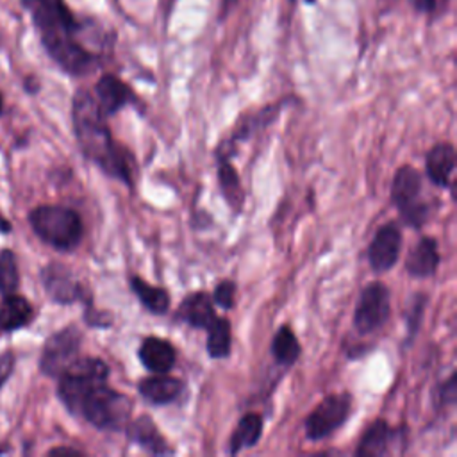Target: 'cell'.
Segmentation results:
<instances>
[{
	"mask_svg": "<svg viewBox=\"0 0 457 457\" xmlns=\"http://www.w3.org/2000/svg\"><path fill=\"white\" fill-rule=\"evenodd\" d=\"M57 395L64 407L98 430H123L130 421L132 400L112 389L109 366L98 357H77L59 377Z\"/></svg>",
	"mask_w": 457,
	"mask_h": 457,
	"instance_id": "cell-1",
	"label": "cell"
},
{
	"mask_svg": "<svg viewBox=\"0 0 457 457\" xmlns=\"http://www.w3.org/2000/svg\"><path fill=\"white\" fill-rule=\"evenodd\" d=\"M71 120L77 143L86 159L95 162L105 175L121 180L127 187L134 186L136 161L129 148L120 145L102 114L95 96L79 89L71 102Z\"/></svg>",
	"mask_w": 457,
	"mask_h": 457,
	"instance_id": "cell-2",
	"label": "cell"
},
{
	"mask_svg": "<svg viewBox=\"0 0 457 457\" xmlns=\"http://www.w3.org/2000/svg\"><path fill=\"white\" fill-rule=\"evenodd\" d=\"M48 55L70 75L80 77L98 66V57L79 43L80 23L64 0H21Z\"/></svg>",
	"mask_w": 457,
	"mask_h": 457,
	"instance_id": "cell-3",
	"label": "cell"
},
{
	"mask_svg": "<svg viewBox=\"0 0 457 457\" xmlns=\"http://www.w3.org/2000/svg\"><path fill=\"white\" fill-rule=\"evenodd\" d=\"M29 221L41 241L61 252L77 248L84 236L80 216L64 205H39L30 211Z\"/></svg>",
	"mask_w": 457,
	"mask_h": 457,
	"instance_id": "cell-4",
	"label": "cell"
},
{
	"mask_svg": "<svg viewBox=\"0 0 457 457\" xmlns=\"http://www.w3.org/2000/svg\"><path fill=\"white\" fill-rule=\"evenodd\" d=\"M421 186L420 171L409 164L400 166L391 182V200L402 220L414 228L423 227L428 220V205L421 200Z\"/></svg>",
	"mask_w": 457,
	"mask_h": 457,
	"instance_id": "cell-5",
	"label": "cell"
},
{
	"mask_svg": "<svg viewBox=\"0 0 457 457\" xmlns=\"http://www.w3.org/2000/svg\"><path fill=\"white\" fill-rule=\"evenodd\" d=\"M352 395L334 393L325 396L305 418V436L311 441H321L334 434L350 416Z\"/></svg>",
	"mask_w": 457,
	"mask_h": 457,
	"instance_id": "cell-6",
	"label": "cell"
},
{
	"mask_svg": "<svg viewBox=\"0 0 457 457\" xmlns=\"http://www.w3.org/2000/svg\"><path fill=\"white\" fill-rule=\"evenodd\" d=\"M391 300L389 289L382 282H370L359 295L353 311V328L362 334L377 332L389 318Z\"/></svg>",
	"mask_w": 457,
	"mask_h": 457,
	"instance_id": "cell-7",
	"label": "cell"
},
{
	"mask_svg": "<svg viewBox=\"0 0 457 457\" xmlns=\"http://www.w3.org/2000/svg\"><path fill=\"white\" fill-rule=\"evenodd\" d=\"M82 334L75 325H68L59 332H54L43 346L39 368L48 377H59L80 352Z\"/></svg>",
	"mask_w": 457,
	"mask_h": 457,
	"instance_id": "cell-8",
	"label": "cell"
},
{
	"mask_svg": "<svg viewBox=\"0 0 457 457\" xmlns=\"http://www.w3.org/2000/svg\"><path fill=\"white\" fill-rule=\"evenodd\" d=\"M41 280L46 295L57 303L89 302L84 286L75 278L71 270L61 262H50L41 271Z\"/></svg>",
	"mask_w": 457,
	"mask_h": 457,
	"instance_id": "cell-9",
	"label": "cell"
},
{
	"mask_svg": "<svg viewBox=\"0 0 457 457\" xmlns=\"http://www.w3.org/2000/svg\"><path fill=\"white\" fill-rule=\"evenodd\" d=\"M400 248H402V230L398 228V225L395 221L382 225L375 232L368 246V261L373 271L382 273L391 270L400 257Z\"/></svg>",
	"mask_w": 457,
	"mask_h": 457,
	"instance_id": "cell-10",
	"label": "cell"
},
{
	"mask_svg": "<svg viewBox=\"0 0 457 457\" xmlns=\"http://www.w3.org/2000/svg\"><path fill=\"white\" fill-rule=\"evenodd\" d=\"M95 100L104 116H112L123 107L137 102L134 91L112 73H105L98 79L95 86Z\"/></svg>",
	"mask_w": 457,
	"mask_h": 457,
	"instance_id": "cell-11",
	"label": "cell"
},
{
	"mask_svg": "<svg viewBox=\"0 0 457 457\" xmlns=\"http://www.w3.org/2000/svg\"><path fill=\"white\" fill-rule=\"evenodd\" d=\"M405 430L402 428H391L386 420H375L364 434L359 439V445L355 448V455L359 457H375V455H386L393 452V445L402 437Z\"/></svg>",
	"mask_w": 457,
	"mask_h": 457,
	"instance_id": "cell-12",
	"label": "cell"
},
{
	"mask_svg": "<svg viewBox=\"0 0 457 457\" xmlns=\"http://www.w3.org/2000/svg\"><path fill=\"white\" fill-rule=\"evenodd\" d=\"M125 430L130 443L141 446L152 455H170L173 452L164 436L161 434L159 427L148 414H141L136 420H130Z\"/></svg>",
	"mask_w": 457,
	"mask_h": 457,
	"instance_id": "cell-13",
	"label": "cell"
},
{
	"mask_svg": "<svg viewBox=\"0 0 457 457\" xmlns=\"http://www.w3.org/2000/svg\"><path fill=\"white\" fill-rule=\"evenodd\" d=\"M137 391L146 402L154 405H168L182 395L184 382L168 373H154L139 380Z\"/></svg>",
	"mask_w": 457,
	"mask_h": 457,
	"instance_id": "cell-14",
	"label": "cell"
},
{
	"mask_svg": "<svg viewBox=\"0 0 457 457\" xmlns=\"http://www.w3.org/2000/svg\"><path fill=\"white\" fill-rule=\"evenodd\" d=\"M137 355L141 364L152 373H168L177 361L175 346L168 339L157 336L145 337L139 345Z\"/></svg>",
	"mask_w": 457,
	"mask_h": 457,
	"instance_id": "cell-15",
	"label": "cell"
},
{
	"mask_svg": "<svg viewBox=\"0 0 457 457\" xmlns=\"http://www.w3.org/2000/svg\"><path fill=\"white\" fill-rule=\"evenodd\" d=\"M175 318L195 328L207 330V327L216 320L214 302L211 295H207L205 291H195L187 295L177 307Z\"/></svg>",
	"mask_w": 457,
	"mask_h": 457,
	"instance_id": "cell-16",
	"label": "cell"
},
{
	"mask_svg": "<svg viewBox=\"0 0 457 457\" xmlns=\"http://www.w3.org/2000/svg\"><path fill=\"white\" fill-rule=\"evenodd\" d=\"M439 250L434 237H421L405 257V270L414 278L432 277L439 266Z\"/></svg>",
	"mask_w": 457,
	"mask_h": 457,
	"instance_id": "cell-17",
	"label": "cell"
},
{
	"mask_svg": "<svg viewBox=\"0 0 457 457\" xmlns=\"http://www.w3.org/2000/svg\"><path fill=\"white\" fill-rule=\"evenodd\" d=\"M455 170V148L450 143L434 145L425 157L427 177L439 187H450Z\"/></svg>",
	"mask_w": 457,
	"mask_h": 457,
	"instance_id": "cell-18",
	"label": "cell"
},
{
	"mask_svg": "<svg viewBox=\"0 0 457 457\" xmlns=\"http://www.w3.org/2000/svg\"><path fill=\"white\" fill-rule=\"evenodd\" d=\"M34 318V309L27 298L20 295H5L0 302V330L12 332L21 327H27Z\"/></svg>",
	"mask_w": 457,
	"mask_h": 457,
	"instance_id": "cell-19",
	"label": "cell"
},
{
	"mask_svg": "<svg viewBox=\"0 0 457 457\" xmlns=\"http://www.w3.org/2000/svg\"><path fill=\"white\" fill-rule=\"evenodd\" d=\"M262 427H264V423H262L261 414H257V412L243 414L228 439V452L232 455H236L241 450L255 446L262 436Z\"/></svg>",
	"mask_w": 457,
	"mask_h": 457,
	"instance_id": "cell-20",
	"label": "cell"
},
{
	"mask_svg": "<svg viewBox=\"0 0 457 457\" xmlns=\"http://www.w3.org/2000/svg\"><path fill=\"white\" fill-rule=\"evenodd\" d=\"M129 280L134 295L139 298L141 305L146 311L154 314H164L170 309V293L164 287L152 286L137 275H130Z\"/></svg>",
	"mask_w": 457,
	"mask_h": 457,
	"instance_id": "cell-21",
	"label": "cell"
},
{
	"mask_svg": "<svg viewBox=\"0 0 457 457\" xmlns=\"http://www.w3.org/2000/svg\"><path fill=\"white\" fill-rule=\"evenodd\" d=\"M218 180H220V189H221L227 204L236 212H239L243 207V202H245V193L241 187L239 175L228 159H218Z\"/></svg>",
	"mask_w": 457,
	"mask_h": 457,
	"instance_id": "cell-22",
	"label": "cell"
},
{
	"mask_svg": "<svg viewBox=\"0 0 457 457\" xmlns=\"http://www.w3.org/2000/svg\"><path fill=\"white\" fill-rule=\"evenodd\" d=\"M270 350H271V355H273L275 362L280 364V366H286V368L295 364L300 357V352H302L295 332L287 325H282L275 332Z\"/></svg>",
	"mask_w": 457,
	"mask_h": 457,
	"instance_id": "cell-23",
	"label": "cell"
},
{
	"mask_svg": "<svg viewBox=\"0 0 457 457\" xmlns=\"http://www.w3.org/2000/svg\"><path fill=\"white\" fill-rule=\"evenodd\" d=\"M230 321L227 318H218L207 327V353L212 359H225L230 353Z\"/></svg>",
	"mask_w": 457,
	"mask_h": 457,
	"instance_id": "cell-24",
	"label": "cell"
},
{
	"mask_svg": "<svg viewBox=\"0 0 457 457\" xmlns=\"http://www.w3.org/2000/svg\"><path fill=\"white\" fill-rule=\"evenodd\" d=\"M20 284L18 264L12 250L0 252V293L9 295L14 293Z\"/></svg>",
	"mask_w": 457,
	"mask_h": 457,
	"instance_id": "cell-25",
	"label": "cell"
},
{
	"mask_svg": "<svg viewBox=\"0 0 457 457\" xmlns=\"http://www.w3.org/2000/svg\"><path fill=\"white\" fill-rule=\"evenodd\" d=\"M425 305H427V298L425 295H418L411 305V311L407 312V345L409 341H412V337L416 336L418 332V327H420V321L423 318V311H425Z\"/></svg>",
	"mask_w": 457,
	"mask_h": 457,
	"instance_id": "cell-26",
	"label": "cell"
},
{
	"mask_svg": "<svg viewBox=\"0 0 457 457\" xmlns=\"http://www.w3.org/2000/svg\"><path fill=\"white\" fill-rule=\"evenodd\" d=\"M211 298L221 309H232L234 307V300H236V284L232 280L218 282V286L214 287V293H212Z\"/></svg>",
	"mask_w": 457,
	"mask_h": 457,
	"instance_id": "cell-27",
	"label": "cell"
},
{
	"mask_svg": "<svg viewBox=\"0 0 457 457\" xmlns=\"http://www.w3.org/2000/svg\"><path fill=\"white\" fill-rule=\"evenodd\" d=\"M439 400L443 402V405L445 403H448V405H452V403H455V400H457V386H455V373H452L443 384H441V387H439Z\"/></svg>",
	"mask_w": 457,
	"mask_h": 457,
	"instance_id": "cell-28",
	"label": "cell"
},
{
	"mask_svg": "<svg viewBox=\"0 0 457 457\" xmlns=\"http://www.w3.org/2000/svg\"><path fill=\"white\" fill-rule=\"evenodd\" d=\"M12 370H14V353L11 350H7L0 355V387L11 377Z\"/></svg>",
	"mask_w": 457,
	"mask_h": 457,
	"instance_id": "cell-29",
	"label": "cell"
},
{
	"mask_svg": "<svg viewBox=\"0 0 457 457\" xmlns=\"http://www.w3.org/2000/svg\"><path fill=\"white\" fill-rule=\"evenodd\" d=\"M409 2L420 12H430L437 4V0H409Z\"/></svg>",
	"mask_w": 457,
	"mask_h": 457,
	"instance_id": "cell-30",
	"label": "cell"
},
{
	"mask_svg": "<svg viewBox=\"0 0 457 457\" xmlns=\"http://www.w3.org/2000/svg\"><path fill=\"white\" fill-rule=\"evenodd\" d=\"M82 452L75 450V448H70V446H57V448H52L48 452V455H80Z\"/></svg>",
	"mask_w": 457,
	"mask_h": 457,
	"instance_id": "cell-31",
	"label": "cell"
},
{
	"mask_svg": "<svg viewBox=\"0 0 457 457\" xmlns=\"http://www.w3.org/2000/svg\"><path fill=\"white\" fill-rule=\"evenodd\" d=\"M9 227H11V225L0 218V230H2V232H9V230H11Z\"/></svg>",
	"mask_w": 457,
	"mask_h": 457,
	"instance_id": "cell-32",
	"label": "cell"
},
{
	"mask_svg": "<svg viewBox=\"0 0 457 457\" xmlns=\"http://www.w3.org/2000/svg\"><path fill=\"white\" fill-rule=\"evenodd\" d=\"M232 4H234V0H223V11H227Z\"/></svg>",
	"mask_w": 457,
	"mask_h": 457,
	"instance_id": "cell-33",
	"label": "cell"
},
{
	"mask_svg": "<svg viewBox=\"0 0 457 457\" xmlns=\"http://www.w3.org/2000/svg\"><path fill=\"white\" fill-rule=\"evenodd\" d=\"M305 4H314V2H318V0H303Z\"/></svg>",
	"mask_w": 457,
	"mask_h": 457,
	"instance_id": "cell-34",
	"label": "cell"
},
{
	"mask_svg": "<svg viewBox=\"0 0 457 457\" xmlns=\"http://www.w3.org/2000/svg\"><path fill=\"white\" fill-rule=\"evenodd\" d=\"M0 112H2V95H0Z\"/></svg>",
	"mask_w": 457,
	"mask_h": 457,
	"instance_id": "cell-35",
	"label": "cell"
},
{
	"mask_svg": "<svg viewBox=\"0 0 457 457\" xmlns=\"http://www.w3.org/2000/svg\"><path fill=\"white\" fill-rule=\"evenodd\" d=\"M291 2H293V0H291Z\"/></svg>",
	"mask_w": 457,
	"mask_h": 457,
	"instance_id": "cell-36",
	"label": "cell"
}]
</instances>
